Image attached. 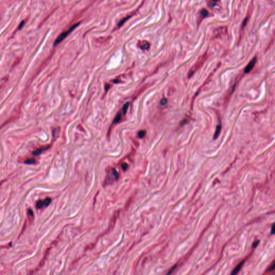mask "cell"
I'll return each instance as SVG.
<instances>
[{"mask_svg": "<svg viewBox=\"0 0 275 275\" xmlns=\"http://www.w3.org/2000/svg\"><path fill=\"white\" fill-rule=\"evenodd\" d=\"M129 105H130V102H129L125 103L124 104L123 108H122V111H123V113L124 115H125L126 113H127V110L129 109Z\"/></svg>", "mask_w": 275, "mask_h": 275, "instance_id": "8fae6325", "label": "cell"}, {"mask_svg": "<svg viewBox=\"0 0 275 275\" xmlns=\"http://www.w3.org/2000/svg\"><path fill=\"white\" fill-rule=\"evenodd\" d=\"M244 260H243L242 261L240 262V263L239 264H238V265L237 266H236L235 268L234 269V270H233V271H232V273L231 274L232 275H235V274H238L239 272L240 271L241 268H242V266H243V264H244Z\"/></svg>", "mask_w": 275, "mask_h": 275, "instance_id": "8992f818", "label": "cell"}, {"mask_svg": "<svg viewBox=\"0 0 275 275\" xmlns=\"http://www.w3.org/2000/svg\"><path fill=\"white\" fill-rule=\"evenodd\" d=\"M274 270H275V261L273 263V264L269 267V268L268 269V271L271 272L273 271Z\"/></svg>", "mask_w": 275, "mask_h": 275, "instance_id": "ffe728a7", "label": "cell"}, {"mask_svg": "<svg viewBox=\"0 0 275 275\" xmlns=\"http://www.w3.org/2000/svg\"><path fill=\"white\" fill-rule=\"evenodd\" d=\"M221 125L220 124H219L218 125L216 126L215 134H214V137H213L214 139H217L219 137V136L220 135V133L221 132Z\"/></svg>", "mask_w": 275, "mask_h": 275, "instance_id": "ba28073f", "label": "cell"}, {"mask_svg": "<svg viewBox=\"0 0 275 275\" xmlns=\"http://www.w3.org/2000/svg\"><path fill=\"white\" fill-rule=\"evenodd\" d=\"M208 15H209V12H208L207 10L205 9H202L201 10V12H200V15H201V17L202 18H204L205 17H206Z\"/></svg>", "mask_w": 275, "mask_h": 275, "instance_id": "7c38bea8", "label": "cell"}, {"mask_svg": "<svg viewBox=\"0 0 275 275\" xmlns=\"http://www.w3.org/2000/svg\"><path fill=\"white\" fill-rule=\"evenodd\" d=\"M207 57V55L206 53H205L203 55H202L201 57L199 58L198 60H197V61L196 62L195 64L192 66V67L189 71L188 74V78H190L191 76H192L193 74L201 67L203 65L205 61L206 60Z\"/></svg>", "mask_w": 275, "mask_h": 275, "instance_id": "6da1fadb", "label": "cell"}, {"mask_svg": "<svg viewBox=\"0 0 275 275\" xmlns=\"http://www.w3.org/2000/svg\"><path fill=\"white\" fill-rule=\"evenodd\" d=\"M219 1V0H210L209 2V6L211 8L214 7L215 6L216 4H217V3H218Z\"/></svg>", "mask_w": 275, "mask_h": 275, "instance_id": "5bb4252c", "label": "cell"}, {"mask_svg": "<svg viewBox=\"0 0 275 275\" xmlns=\"http://www.w3.org/2000/svg\"><path fill=\"white\" fill-rule=\"evenodd\" d=\"M80 24V23H76V24H75L73 25H72L69 29H68L67 31L63 32V33H62L60 35V36L58 37L57 39L55 40L54 43V46H57V45H58L61 42V41L67 37V36L69 33H70L71 32H72L73 31V30L76 28V27L79 25Z\"/></svg>", "mask_w": 275, "mask_h": 275, "instance_id": "7a4b0ae2", "label": "cell"}, {"mask_svg": "<svg viewBox=\"0 0 275 275\" xmlns=\"http://www.w3.org/2000/svg\"><path fill=\"white\" fill-rule=\"evenodd\" d=\"M121 114L120 112H118V113L117 114L116 116L115 117V119H114V120L113 121V124H117L118 123L120 120H121Z\"/></svg>", "mask_w": 275, "mask_h": 275, "instance_id": "30bf717a", "label": "cell"}, {"mask_svg": "<svg viewBox=\"0 0 275 275\" xmlns=\"http://www.w3.org/2000/svg\"><path fill=\"white\" fill-rule=\"evenodd\" d=\"M259 243H260L259 240L255 241V242H254L253 243H252V248H256V247L258 246V244H259Z\"/></svg>", "mask_w": 275, "mask_h": 275, "instance_id": "7402d4cb", "label": "cell"}, {"mask_svg": "<svg viewBox=\"0 0 275 275\" xmlns=\"http://www.w3.org/2000/svg\"><path fill=\"white\" fill-rule=\"evenodd\" d=\"M109 87H110V85L109 84H107L106 85H105V90H106V91H107L108 89H109Z\"/></svg>", "mask_w": 275, "mask_h": 275, "instance_id": "484cf974", "label": "cell"}, {"mask_svg": "<svg viewBox=\"0 0 275 275\" xmlns=\"http://www.w3.org/2000/svg\"><path fill=\"white\" fill-rule=\"evenodd\" d=\"M271 234H275V223H274L273 225H272Z\"/></svg>", "mask_w": 275, "mask_h": 275, "instance_id": "cb8c5ba5", "label": "cell"}, {"mask_svg": "<svg viewBox=\"0 0 275 275\" xmlns=\"http://www.w3.org/2000/svg\"><path fill=\"white\" fill-rule=\"evenodd\" d=\"M167 103V99L166 98H163L161 99V101L160 102V104L162 105V106H164V105H165Z\"/></svg>", "mask_w": 275, "mask_h": 275, "instance_id": "44dd1931", "label": "cell"}, {"mask_svg": "<svg viewBox=\"0 0 275 275\" xmlns=\"http://www.w3.org/2000/svg\"><path fill=\"white\" fill-rule=\"evenodd\" d=\"M146 132L145 130H141V131H140L138 132V135L139 138H140V139H142L143 137H145V136L146 135Z\"/></svg>", "mask_w": 275, "mask_h": 275, "instance_id": "9a60e30c", "label": "cell"}, {"mask_svg": "<svg viewBox=\"0 0 275 275\" xmlns=\"http://www.w3.org/2000/svg\"><path fill=\"white\" fill-rule=\"evenodd\" d=\"M35 162H36V160L35 159H33V158L27 159L26 161H25L24 162V163L25 164H27V165H31V164L35 163Z\"/></svg>", "mask_w": 275, "mask_h": 275, "instance_id": "e0dca14e", "label": "cell"}, {"mask_svg": "<svg viewBox=\"0 0 275 275\" xmlns=\"http://www.w3.org/2000/svg\"><path fill=\"white\" fill-rule=\"evenodd\" d=\"M27 216H28V217L30 219H30H31V220H33V216H34V215H33V212L32 210L31 209H28V210H27Z\"/></svg>", "mask_w": 275, "mask_h": 275, "instance_id": "2e32d148", "label": "cell"}, {"mask_svg": "<svg viewBox=\"0 0 275 275\" xmlns=\"http://www.w3.org/2000/svg\"><path fill=\"white\" fill-rule=\"evenodd\" d=\"M49 249H50V248H48V250H47V251H46V252L45 253V255H44V258L43 259V260L41 261L40 263H39V265H38V267L37 268V270H38V269H39L40 268H41L42 267V266H43L44 263V262H45V260H46V257H47V255H48V252H49Z\"/></svg>", "mask_w": 275, "mask_h": 275, "instance_id": "9c48e42d", "label": "cell"}, {"mask_svg": "<svg viewBox=\"0 0 275 275\" xmlns=\"http://www.w3.org/2000/svg\"><path fill=\"white\" fill-rule=\"evenodd\" d=\"M25 24V22L24 21H22L21 23L19 24V25L18 26V30H21L22 28H23V26Z\"/></svg>", "mask_w": 275, "mask_h": 275, "instance_id": "d4e9b609", "label": "cell"}, {"mask_svg": "<svg viewBox=\"0 0 275 275\" xmlns=\"http://www.w3.org/2000/svg\"><path fill=\"white\" fill-rule=\"evenodd\" d=\"M49 146H48V147H44V148H38L37 149H36V151H33L32 153V154L33 155H34V156H38V155H40L42 152L45 151L47 149H48L49 148Z\"/></svg>", "mask_w": 275, "mask_h": 275, "instance_id": "52a82bcc", "label": "cell"}, {"mask_svg": "<svg viewBox=\"0 0 275 275\" xmlns=\"http://www.w3.org/2000/svg\"><path fill=\"white\" fill-rule=\"evenodd\" d=\"M43 206H44V201H42V200H39L36 203V207L38 209H41V207H43Z\"/></svg>", "mask_w": 275, "mask_h": 275, "instance_id": "4fadbf2b", "label": "cell"}, {"mask_svg": "<svg viewBox=\"0 0 275 275\" xmlns=\"http://www.w3.org/2000/svg\"><path fill=\"white\" fill-rule=\"evenodd\" d=\"M127 167H128V165H127V164L126 163H124L121 165V168L122 169H123V170H126L127 168Z\"/></svg>", "mask_w": 275, "mask_h": 275, "instance_id": "603a6c76", "label": "cell"}, {"mask_svg": "<svg viewBox=\"0 0 275 275\" xmlns=\"http://www.w3.org/2000/svg\"><path fill=\"white\" fill-rule=\"evenodd\" d=\"M248 17H246L245 18H244V19L243 20V22H242V25H241V28L243 29V28H244V27L246 26V24H247V22H248Z\"/></svg>", "mask_w": 275, "mask_h": 275, "instance_id": "d6986e66", "label": "cell"}, {"mask_svg": "<svg viewBox=\"0 0 275 275\" xmlns=\"http://www.w3.org/2000/svg\"><path fill=\"white\" fill-rule=\"evenodd\" d=\"M256 61H257L256 57H254L252 58L251 61L248 63V64L247 65L245 69H244V73L246 74L250 73V72L251 71L252 69L254 68V66L256 63Z\"/></svg>", "mask_w": 275, "mask_h": 275, "instance_id": "277c9868", "label": "cell"}, {"mask_svg": "<svg viewBox=\"0 0 275 275\" xmlns=\"http://www.w3.org/2000/svg\"><path fill=\"white\" fill-rule=\"evenodd\" d=\"M138 47L143 50H147L150 48V44L146 40H139L138 43Z\"/></svg>", "mask_w": 275, "mask_h": 275, "instance_id": "5b68a950", "label": "cell"}, {"mask_svg": "<svg viewBox=\"0 0 275 275\" xmlns=\"http://www.w3.org/2000/svg\"><path fill=\"white\" fill-rule=\"evenodd\" d=\"M51 199L48 197V198H46L45 200L44 201V206H48V205L51 203Z\"/></svg>", "mask_w": 275, "mask_h": 275, "instance_id": "ac0fdd59", "label": "cell"}, {"mask_svg": "<svg viewBox=\"0 0 275 275\" xmlns=\"http://www.w3.org/2000/svg\"><path fill=\"white\" fill-rule=\"evenodd\" d=\"M227 33V27L225 26H222L218 27L215 29L213 31V35L215 37L218 38L225 35Z\"/></svg>", "mask_w": 275, "mask_h": 275, "instance_id": "3957f363", "label": "cell"}]
</instances>
